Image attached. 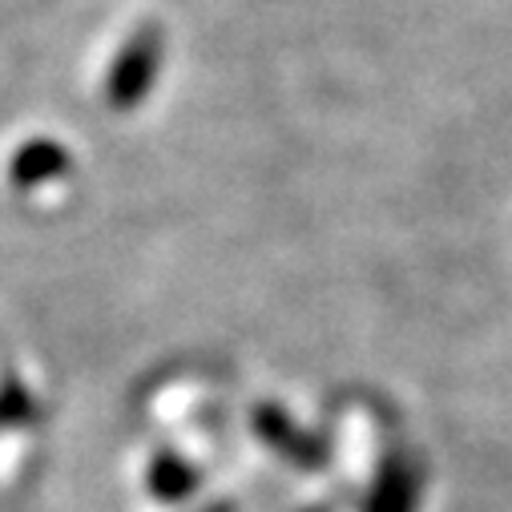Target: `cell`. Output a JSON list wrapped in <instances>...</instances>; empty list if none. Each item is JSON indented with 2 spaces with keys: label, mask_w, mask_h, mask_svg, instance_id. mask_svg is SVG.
Segmentation results:
<instances>
[{
  "label": "cell",
  "mask_w": 512,
  "mask_h": 512,
  "mask_svg": "<svg viewBox=\"0 0 512 512\" xmlns=\"http://www.w3.org/2000/svg\"><path fill=\"white\" fill-rule=\"evenodd\" d=\"M420 508V464L408 456H388L379 464L363 512H416Z\"/></svg>",
  "instance_id": "3957f363"
},
{
  "label": "cell",
  "mask_w": 512,
  "mask_h": 512,
  "mask_svg": "<svg viewBox=\"0 0 512 512\" xmlns=\"http://www.w3.org/2000/svg\"><path fill=\"white\" fill-rule=\"evenodd\" d=\"M194 512H238V504H234V500H210V504H202V508H194Z\"/></svg>",
  "instance_id": "8992f818"
},
{
  "label": "cell",
  "mask_w": 512,
  "mask_h": 512,
  "mask_svg": "<svg viewBox=\"0 0 512 512\" xmlns=\"http://www.w3.org/2000/svg\"><path fill=\"white\" fill-rule=\"evenodd\" d=\"M69 170H73L69 150H61V146L49 142V138H33V142H25V146L13 154L9 178H13L17 190H41V186L65 178Z\"/></svg>",
  "instance_id": "277c9868"
},
{
  "label": "cell",
  "mask_w": 512,
  "mask_h": 512,
  "mask_svg": "<svg viewBox=\"0 0 512 512\" xmlns=\"http://www.w3.org/2000/svg\"><path fill=\"white\" fill-rule=\"evenodd\" d=\"M250 428L254 440L267 444L283 464L303 468V472H323L331 460V444L323 436H315L311 428H303L287 408L279 404H259L250 412Z\"/></svg>",
  "instance_id": "7a4b0ae2"
},
{
  "label": "cell",
  "mask_w": 512,
  "mask_h": 512,
  "mask_svg": "<svg viewBox=\"0 0 512 512\" xmlns=\"http://www.w3.org/2000/svg\"><path fill=\"white\" fill-rule=\"evenodd\" d=\"M146 488L158 504H178L202 488V472L178 452H158L146 468Z\"/></svg>",
  "instance_id": "5b68a950"
},
{
  "label": "cell",
  "mask_w": 512,
  "mask_h": 512,
  "mask_svg": "<svg viewBox=\"0 0 512 512\" xmlns=\"http://www.w3.org/2000/svg\"><path fill=\"white\" fill-rule=\"evenodd\" d=\"M162 53H166V45H162V33L154 25L138 29L130 41L121 45V53L113 57L109 77H105V101H109V109L125 113V109H138L146 101V93L158 81Z\"/></svg>",
  "instance_id": "6da1fadb"
}]
</instances>
